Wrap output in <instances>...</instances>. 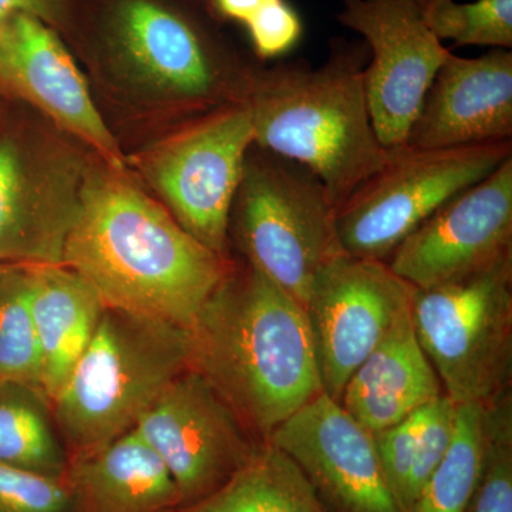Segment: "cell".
Masks as SVG:
<instances>
[{
	"instance_id": "1",
	"label": "cell",
	"mask_w": 512,
	"mask_h": 512,
	"mask_svg": "<svg viewBox=\"0 0 512 512\" xmlns=\"http://www.w3.org/2000/svg\"><path fill=\"white\" fill-rule=\"evenodd\" d=\"M62 265L87 279L106 308L185 330L235 266L103 161L86 168Z\"/></svg>"
},
{
	"instance_id": "2",
	"label": "cell",
	"mask_w": 512,
	"mask_h": 512,
	"mask_svg": "<svg viewBox=\"0 0 512 512\" xmlns=\"http://www.w3.org/2000/svg\"><path fill=\"white\" fill-rule=\"evenodd\" d=\"M187 333L188 367L261 441L323 392L305 308L254 266H234Z\"/></svg>"
},
{
	"instance_id": "3",
	"label": "cell",
	"mask_w": 512,
	"mask_h": 512,
	"mask_svg": "<svg viewBox=\"0 0 512 512\" xmlns=\"http://www.w3.org/2000/svg\"><path fill=\"white\" fill-rule=\"evenodd\" d=\"M367 63L363 43H335L318 67L299 60L251 77L244 101L256 146L308 168L336 210L389 158L367 106Z\"/></svg>"
},
{
	"instance_id": "4",
	"label": "cell",
	"mask_w": 512,
	"mask_h": 512,
	"mask_svg": "<svg viewBox=\"0 0 512 512\" xmlns=\"http://www.w3.org/2000/svg\"><path fill=\"white\" fill-rule=\"evenodd\" d=\"M188 360L187 330L106 308L52 403L69 463L133 430Z\"/></svg>"
},
{
	"instance_id": "5",
	"label": "cell",
	"mask_w": 512,
	"mask_h": 512,
	"mask_svg": "<svg viewBox=\"0 0 512 512\" xmlns=\"http://www.w3.org/2000/svg\"><path fill=\"white\" fill-rule=\"evenodd\" d=\"M336 208L308 168L256 146L248 151L229 229L254 266L305 308L313 281L340 254Z\"/></svg>"
},
{
	"instance_id": "6",
	"label": "cell",
	"mask_w": 512,
	"mask_h": 512,
	"mask_svg": "<svg viewBox=\"0 0 512 512\" xmlns=\"http://www.w3.org/2000/svg\"><path fill=\"white\" fill-rule=\"evenodd\" d=\"M412 320L448 399L488 404L512 369V255L460 281L414 288Z\"/></svg>"
},
{
	"instance_id": "7",
	"label": "cell",
	"mask_w": 512,
	"mask_h": 512,
	"mask_svg": "<svg viewBox=\"0 0 512 512\" xmlns=\"http://www.w3.org/2000/svg\"><path fill=\"white\" fill-rule=\"evenodd\" d=\"M511 157V141L443 150L392 148L382 170L336 210L340 248L356 258L387 262L441 205Z\"/></svg>"
},
{
	"instance_id": "8",
	"label": "cell",
	"mask_w": 512,
	"mask_h": 512,
	"mask_svg": "<svg viewBox=\"0 0 512 512\" xmlns=\"http://www.w3.org/2000/svg\"><path fill=\"white\" fill-rule=\"evenodd\" d=\"M254 123L245 103L221 106L140 158L144 177L175 221L205 247L229 256V217Z\"/></svg>"
},
{
	"instance_id": "9",
	"label": "cell",
	"mask_w": 512,
	"mask_h": 512,
	"mask_svg": "<svg viewBox=\"0 0 512 512\" xmlns=\"http://www.w3.org/2000/svg\"><path fill=\"white\" fill-rule=\"evenodd\" d=\"M86 168L6 110L0 123V264H63Z\"/></svg>"
},
{
	"instance_id": "10",
	"label": "cell",
	"mask_w": 512,
	"mask_h": 512,
	"mask_svg": "<svg viewBox=\"0 0 512 512\" xmlns=\"http://www.w3.org/2000/svg\"><path fill=\"white\" fill-rule=\"evenodd\" d=\"M413 289L387 262L345 252L320 269L305 311L322 389L335 402L357 367L409 311Z\"/></svg>"
},
{
	"instance_id": "11",
	"label": "cell",
	"mask_w": 512,
	"mask_h": 512,
	"mask_svg": "<svg viewBox=\"0 0 512 512\" xmlns=\"http://www.w3.org/2000/svg\"><path fill=\"white\" fill-rule=\"evenodd\" d=\"M133 430L170 471L183 508L227 483L259 446L220 394L190 367L165 386Z\"/></svg>"
},
{
	"instance_id": "12",
	"label": "cell",
	"mask_w": 512,
	"mask_h": 512,
	"mask_svg": "<svg viewBox=\"0 0 512 512\" xmlns=\"http://www.w3.org/2000/svg\"><path fill=\"white\" fill-rule=\"evenodd\" d=\"M339 22L365 37L367 106L380 143L402 147L450 50L424 22L419 0H343Z\"/></svg>"
},
{
	"instance_id": "13",
	"label": "cell",
	"mask_w": 512,
	"mask_h": 512,
	"mask_svg": "<svg viewBox=\"0 0 512 512\" xmlns=\"http://www.w3.org/2000/svg\"><path fill=\"white\" fill-rule=\"evenodd\" d=\"M512 255V157L441 205L387 259L414 288L450 284Z\"/></svg>"
},
{
	"instance_id": "14",
	"label": "cell",
	"mask_w": 512,
	"mask_h": 512,
	"mask_svg": "<svg viewBox=\"0 0 512 512\" xmlns=\"http://www.w3.org/2000/svg\"><path fill=\"white\" fill-rule=\"evenodd\" d=\"M266 441L295 461L330 512H406L384 476L375 436L325 392Z\"/></svg>"
},
{
	"instance_id": "15",
	"label": "cell",
	"mask_w": 512,
	"mask_h": 512,
	"mask_svg": "<svg viewBox=\"0 0 512 512\" xmlns=\"http://www.w3.org/2000/svg\"><path fill=\"white\" fill-rule=\"evenodd\" d=\"M0 94L33 104L103 163L126 171L116 138L94 104L73 57L45 20L29 13L0 19Z\"/></svg>"
},
{
	"instance_id": "16",
	"label": "cell",
	"mask_w": 512,
	"mask_h": 512,
	"mask_svg": "<svg viewBox=\"0 0 512 512\" xmlns=\"http://www.w3.org/2000/svg\"><path fill=\"white\" fill-rule=\"evenodd\" d=\"M512 138V53L466 59L450 53L441 64L404 146L443 150Z\"/></svg>"
},
{
	"instance_id": "17",
	"label": "cell",
	"mask_w": 512,
	"mask_h": 512,
	"mask_svg": "<svg viewBox=\"0 0 512 512\" xmlns=\"http://www.w3.org/2000/svg\"><path fill=\"white\" fill-rule=\"evenodd\" d=\"M116 35L131 66L147 82L190 104L244 103L249 83L232 79L194 26L151 0H127Z\"/></svg>"
},
{
	"instance_id": "18",
	"label": "cell",
	"mask_w": 512,
	"mask_h": 512,
	"mask_svg": "<svg viewBox=\"0 0 512 512\" xmlns=\"http://www.w3.org/2000/svg\"><path fill=\"white\" fill-rule=\"evenodd\" d=\"M441 394L439 376L421 348L409 309L350 376L339 403L376 434Z\"/></svg>"
},
{
	"instance_id": "19",
	"label": "cell",
	"mask_w": 512,
	"mask_h": 512,
	"mask_svg": "<svg viewBox=\"0 0 512 512\" xmlns=\"http://www.w3.org/2000/svg\"><path fill=\"white\" fill-rule=\"evenodd\" d=\"M74 512H178L180 491L170 471L131 430L69 463Z\"/></svg>"
},
{
	"instance_id": "20",
	"label": "cell",
	"mask_w": 512,
	"mask_h": 512,
	"mask_svg": "<svg viewBox=\"0 0 512 512\" xmlns=\"http://www.w3.org/2000/svg\"><path fill=\"white\" fill-rule=\"evenodd\" d=\"M28 268L30 311L42 353V389L53 403L92 340L106 305L94 286L67 266Z\"/></svg>"
},
{
	"instance_id": "21",
	"label": "cell",
	"mask_w": 512,
	"mask_h": 512,
	"mask_svg": "<svg viewBox=\"0 0 512 512\" xmlns=\"http://www.w3.org/2000/svg\"><path fill=\"white\" fill-rule=\"evenodd\" d=\"M178 512L330 511L295 461L268 441H261L227 483Z\"/></svg>"
},
{
	"instance_id": "22",
	"label": "cell",
	"mask_w": 512,
	"mask_h": 512,
	"mask_svg": "<svg viewBox=\"0 0 512 512\" xmlns=\"http://www.w3.org/2000/svg\"><path fill=\"white\" fill-rule=\"evenodd\" d=\"M0 463L42 476L66 477L69 457L43 390L0 383Z\"/></svg>"
},
{
	"instance_id": "23",
	"label": "cell",
	"mask_w": 512,
	"mask_h": 512,
	"mask_svg": "<svg viewBox=\"0 0 512 512\" xmlns=\"http://www.w3.org/2000/svg\"><path fill=\"white\" fill-rule=\"evenodd\" d=\"M485 444L487 406H457L453 441L409 512H467L483 471Z\"/></svg>"
},
{
	"instance_id": "24",
	"label": "cell",
	"mask_w": 512,
	"mask_h": 512,
	"mask_svg": "<svg viewBox=\"0 0 512 512\" xmlns=\"http://www.w3.org/2000/svg\"><path fill=\"white\" fill-rule=\"evenodd\" d=\"M42 389V353L30 311L26 265H8L0 276V383ZM45 393V392H43Z\"/></svg>"
},
{
	"instance_id": "25",
	"label": "cell",
	"mask_w": 512,
	"mask_h": 512,
	"mask_svg": "<svg viewBox=\"0 0 512 512\" xmlns=\"http://www.w3.org/2000/svg\"><path fill=\"white\" fill-rule=\"evenodd\" d=\"M424 22L434 36L457 46L512 47V0H419Z\"/></svg>"
},
{
	"instance_id": "26",
	"label": "cell",
	"mask_w": 512,
	"mask_h": 512,
	"mask_svg": "<svg viewBox=\"0 0 512 512\" xmlns=\"http://www.w3.org/2000/svg\"><path fill=\"white\" fill-rule=\"evenodd\" d=\"M487 406L483 471L467 512H512V407L510 392Z\"/></svg>"
},
{
	"instance_id": "27",
	"label": "cell",
	"mask_w": 512,
	"mask_h": 512,
	"mask_svg": "<svg viewBox=\"0 0 512 512\" xmlns=\"http://www.w3.org/2000/svg\"><path fill=\"white\" fill-rule=\"evenodd\" d=\"M419 434L409 481V511L431 474L440 466L456 431L457 404L446 394L420 407ZM407 511V512H409Z\"/></svg>"
},
{
	"instance_id": "28",
	"label": "cell",
	"mask_w": 512,
	"mask_h": 512,
	"mask_svg": "<svg viewBox=\"0 0 512 512\" xmlns=\"http://www.w3.org/2000/svg\"><path fill=\"white\" fill-rule=\"evenodd\" d=\"M0 512H74L72 490L66 477L0 463Z\"/></svg>"
},
{
	"instance_id": "29",
	"label": "cell",
	"mask_w": 512,
	"mask_h": 512,
	"mask_svg": "<svg viewBox=\"0 0 512 512\" xmlns=\"http://www.w3.org/2000/svg\"><path fill=\"white\" fill-rule=\"evenodd\" d=\"M245 25L262 59H271L291 52L303 33L302 20L285 0H272L255 13Z\"/></svg>"
},
{
	"instance_id": "30",
	"label": "cell",
	"mask_w": 512,
	"mask_h": 512,
	"mask_svg": "<svg viewBox=\"0 0 512 512\" xmlns=\"http://www.w3.org/2000/svg\"><path fill=\"white\" fill-rule=\"evenodd\" d=\"M56 2L57 0H0V19L15 13H29L46 22L55 12Z\"/></svg>"
},
{
	"instance_id": "31",
	"label": "cell",
	"mask_w": 512,
	"mask_h": 512,
	"mask_svg": "<svg viewBox=\"0 0 512 512\" xmlns=\"http://www.w3.org/2000/svg\"><path fill=\"white\" fill-rule=\"evenodd\" d=\"M272 0H212L214 8L222 16L238 22L247 23L258 10Z\"/></svg>"
},
{
	"instance_id": "32",
	"label": "cell",
	"mask_w": 512,
	"mask_h": 512,
	"mask_svg": "<svg viewBox=\"0 0 512 512\" xmlns=\"http://www.w3.org/2000/svg\"><path fill=\"white\" fill-rule=\"evenodd\" d=\"M2 96L3 94H0V123H2L3 117H5L6 114V106L5 103H3Z\"/></svg>"
},
{
	"instance_id": "33",
	"label": "cell",
	"mask_w": 512,
	"mask_h": 512,
	"mask_svg": "<svg viewBox=\"0 0 512 512\" xmlns=\"http://www.w3.org/2000/svg\"><path fill=\"white\" fill-rule=\"evenodd\" d=\"M6 266L8 265L0 264V276H2L3 272H5Z\"/></svg>"
}]
</instances>
